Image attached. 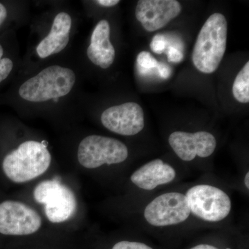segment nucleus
<instances>
[{
    "label": "nucleus",
    "instance_id": "nucleus-1",
    "mask_svg": "<svg viewBox=\"0 0 249 249\" xmlns=\"http://www.w3.org/2000/svg\"><path fill=\"white\" fill-rule=\"evenodd\" d=\"M78 83L74 69L63 64H53L27 77L2 98L29 107H47L70 97Z\"/></svg>",
    "mask_w": 249,
    "mask_h": 249
},
{
    "label": "nucleus",
    "instance_id": "nucleus-2",
    "mask_svg": "<svg viewBox=\"0 0 249 249\" xmlns=\"http://www.w3.org/2000/svg\"><path fill=\"white\" fill-rule=\"evenodd\" d=\"M45 142L28 140L5 156L3 171L13 182H28L45 173L52 163V155Z\"/></svg>",
    "mask_w": 249,
    "mask_h": 249
},
{
    "label": "nucleus",
    "instance_id": "nucleus-3",
    "mask_svg": "<svg viewBox=\"0 0 249 249\" xmlns=\"http://www.w3.org/2000/svg\"><path fill=\"white\" fill-rule=\"evenodd\" d=\"M228 24L224 15H211L204 23L193 49V64L196 70L212 73L217 70L227 48Z\"/></svg>",
    "mask_w": 249,
    "mask_h": 249
},
{
    "label": "nucleus",
    "instance_id": "nucleus-4",
    "mask_svg": "<svg viewBox=\"0 0 249 249\" xmlns=\"http://www.w3.org/2000/svg\"><path fill=\"white\" fill-rule=\"evenodd\" d=\"M191 213L208 223L227 219L232 208L230 196L221 188L209 184L191 187L185 194Z\"/></svg>",
    "mask_w": 249,
    "mask_h": 249
},
{
    "label": "nucleus",
    "instance_id": "nucleus-5",
    "mask_svg": "<svg viewBox=\"0 0 249 249\" xmlns=\"http://www.w3.org/2000/svg\"><path fill=\"white\" fill-rule=\"evenodd\" d=\"M128 156V148L124 142L96 134L85 137L78 145L77 152L80 164L88 169H95L103 165L119 164Z\"/></svg>",
    "mask_w": 249,
    "mask_h": 249
},
{
    "label": "nucleus",
    "instance_id": "nucleus-6",
    "mask_svg": "<svg viewBox=\"0 0 249 249\" xmlns=\"http://www.w3.org/2000/svg\"><path fill=\"white\" fill-rule=\"evenodd\" d=\"M34 197L44 205L47 219L52 223H62L75 214L77 201L73 192L58 178L46 180L36 187Z\"/></svg>",
    "mask_w": 249,
    "mask_h": 249
},
{
    "label": "nucleus",
    "instance_id": "nucleus-7",
    "mask_svg": "<svg viewBox=\"0 0 249 249\" xmlns=\"http://www.w3.org/2000/svg\"><path fill=\"white\" fill-rule=\"evenodd\" d=\"M191 210L185 194L179 192L163 193L145 206L143 217L152 227H174L186 222Z\"/></svg>",
    "mask_w": 249,
    "mask_h": 249
},
{
    "label": "nucleus",
    "instance_id": "nucleus-8",
    "mask_svg": "<svg viewBox=\"0 0 249 249\" xmlns=\"http://www.w3.org/2000/svg\"><path fill=\"white\" fill-rule=\"evenodd\" d=\"M41 226L40 214L27 205L11 200L0 204V233L29 235L37 232Z\"/></svg>",
    "mask_w": 249,
    "mask_h": 249
},
{
    "label": "nucleus",
    "instance_id": "nucleus-9",
    "mask_svg": "<svg viewBox=\"0 0 249 249\" xmlns=\"http://www.w3.org/2000/svg\"><path fill=\"white\" fill-rule=\"evenodd\" d=\"M101 121L108 130L127 137L139 134L145 127L143 110L134 102L107 108L101 114Z\"/></svg>",
    "mask_w": 249,
    "mask_h": 249
},
{
    "label": "nucleus",
    "instance_id": "nucleus-10",
    "mask_svg": "<svg viewBox=\"0 0 249 249\" xmlns=\"http://www.w3.org/2000/svg\"><path fill=\"white\" fill-rule=\"evenodd\" d=\"M168 142L178 158L184 161H191L196 157L207 158L217 147L213 134L206 131L195 133L176 131L170 134Z\"/></svg>",
    "mask_w": 249,
    "mask_h": 249
},
{
    "label": "nucleus",
    "instance_id": "nucleus-11",
    "mask_svg": "<svg viewBox=\"0 0 249 249\" xmlns=\"http://www.w3.org/2000/svg\"><path fill=\"white\" fill-rule=\"evenodd\" d=\"M73 26V18L70 13L64 11L57 13L49 32L36 45L37 58L46 60L63 52L70 44Z\"/></svg>",
    "mask_w": 249,
    "mask_h": 249
},
{
    "label": "nucleus",
    "instance_id": "nucleus-12",
    "mask_svg": "<svg viewBox=\"0 0 249 249\" xmlns=\"http://www.w3.org/2000/svg\"><path fill=\"white\" fill-rule=\"evenodd\" d=\"M181 12V4L176 0H140L135 16L145 31L153 32L164 27Z\"/></svg>",
    "mask_w": 249,
    "mask_h": 249
},
{
    "label": "nucleus",
    "instance_id": "nucleus-13",
    "mask_svg": "<svg viewBox=\"0 0 249 249\" xmlns=\"http://www.w3.org/2000/svg\"><path fill=\"white\" fill-rule=\"evenodd\" d=\"M176 176V170L171 165L157 159L135 170L131 175L130 181L140 189L150 191L173 182Z\"/></svg>",
    "mask_w": 249,
    "mask_h": 249
},
{
    "label": "nucleus",
    "instance_id": "nucleus-14",
    "mask_svg": "<svg viewBox=\"0 0 249 249\" xmlns=\"http://www.w3.org/2000/svg\"><path fill=\"white\" fill-rule=\"evenodd\" d=\"M110 25L106 19H101L95 26L87 48L86 55L91 63L107 70L114 62L116 51L110 41Z\"/></svg>",
    "mask_w": 249,
    "mask_h": 249
},
{
    "label": "nucleus",
    "instance_id": "nucleus-15",
    "mask_svg": "<svg viewBox=\"0 0 249 249\" xmlns=\"http://www.w3.org/2000/svg\"><path fill=\"white\" fill-rule=\"evenodd\" d=\"M18 55L11 29L0 36V89L16 75L18 70Z\"/></svg>",
    "mask_w": 249,
    "mask_h": 249
},
{
    "label": "nucleus",
    "instance_id": "nucleus-16",
    "mask_svg": "<svg viewBox=\"0 0 249 249\" xmlns=\"http://www.w3.org/2000/svg\"><path fill=\"white\" fill-rule=\"evenodd\" d=\"M232 94L238 102H249V62L245 64L236 76L232 85Z\"/></svg>",
    "mask_w": 249,
    "mask_h": 249
},
{
    "label": "nucleus",
    "instance_id": "nucleus-17",
    "mask_svg": "<svg viewBox=\"0 0 249 249\" xmlns=\"http://www.w3.org/2000/svg\"><path fill=\"white\" fill-rule=\"evenodd\" d=\"M137 67L139 73L142 75H147L154 69L158 67L159 62L147 52H142L137 55Z\"/></svg>",
    "mask_w": 249,
    "mask_h": 249
},
{
    "label": "nucleus",
    "instance_id": "nucleus-18",
    "mask_svg": "<svg viewBox=\"0 0 249 249\" xmlns=\"http://www.w3.org/2000/svg\"><path fill=\"white\" fill-rule=\"evenodd\" d=\"M12 10L9 3L0 1V36L11 30L9 26L13 19Z\"/></svg>",
    "mask_w": 249,
    "mask_h": 249
},
{
    "label": "nucleus",
    "instance_id": "nucleus-19",
    "mask_svg": "<svg viewBox=\"0 0 249 249\" xmlns=\"http://www.w3.org/2000/svg\"><path fill=\"white\" fill-rule=\"evenodd\" d=\"M111 249H153L150 246L139 242L121 241L113 246Z\"/></svg>",
    "mask_w": 249,
    "mask_h": 249
},
{
    "label": "nucleus",
    "instance_id": "nucleus-20",
    "mask_svg": "<svg viewBox=\"0 0 249 249\" xmlns=\"http://www.w3.org/2000/svg\"><path fill=\"white\" fill-rule=\"evenodd\" d=\"M165 39L161 34H157L152 40L150 43V48L154 53L160 54L163 53L165 49Z\"/></svg>",
    "mask_w": 249,
    "mask_h": 249
},
{
    "label": "nucleus",
    "instance_id": "nucleus-21",
    "mask_svg": "<svg viewBox=\"0 0 249 249\" xmlns=\"http://www.w3.org/2000/svg\"><path fill=\"white\" fill-rule=\"evenodd\" d=\"M168 61L173 63H179L183 60V54L178 49L174 47H170L168 53Z\"/></svg>",
    "mask_w": 249,
    "mask_h": 249
},
{
    "label": "nucleus",
    "instance_id": "nucleus-22",
    "mask_svg": "<svg viewBox=\"0 0 249 249\" xmlns=\"http://www.w3.org/2000/svg\"><path fill=\"white\" fill-rule=\"evenodd\" d=\"M157 71H158L159 76L163 79H168L172 74V69L170 66L163 63L162 62H159L158 67L157 68Z\"/></svg>",
    "mask_w": 249,
    "mask_h": 249
},
{
    "label": "nucleus",
    "instance_id": "nucleus-23",
    "mask_svg": "<svg viewBox=\"0 0 249 249\" xmlns=\"http://www.w3.org/2000/svg\"><path fill=\"white\" fill-rule=\"evenodd\" d=\"M95 2L98 5L104 6V7H112L120 3L119 0H97Z\"/></svg>",
    "mask_w": 249,
    "mask_h": 249
},
{
    "label": "nucleus",
    "instance_id": "nucleus-24",
    "mask_svg": "<svg viewBox=\"0 0 249 249\" xmlns=\"http://www.w3.org/2000/svg\"><path fill=\"white\" fill-rule=\"evenodd\" d=\"M190 249H219L217 247H214V246L208 245V244H201V245H198L195 246L193 248Z\"/></svg>",
    "mask_w": 249,
    "mask_h": 249
},
{
    "label": "nucleus",
    "instance_id": "nucleus-25",
    "mask_svg": "<svg viewBox=\"0 0 249 249\" xmlns=\"http://www.w3.org/2000/svg\"><path fill=\"white\" fill-rule=\"evenodd\" d=\"M244 182H245V186L247 190L249 189V172L247 171V173H246L245 177V180H244Z\"/></svg>",
    "mask_w": 249,
    "mask_h": 249
}]
</instances>
